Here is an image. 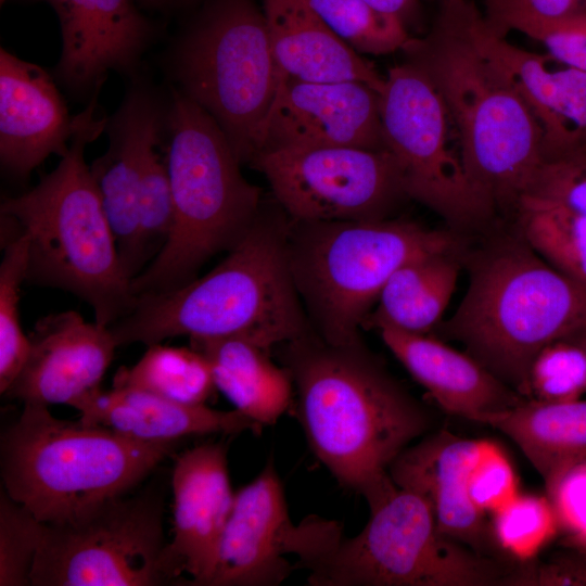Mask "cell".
<instances>
[{
  "mask_svg": "<svg viewBox=\"0 0 586 586\" xmlns=\"http://www.w3.org/2000/svg\"><path fill=\"white\" fill-rule=\"evenodd\" d=\"M308 444L334 479L370 500L388 468L432 418L362 345L317 333L279 345Z\"/></svg>",
  "mask_w": 586,
  "mask_h": 586,
  "instance_id": "1",
  "label": "cell"
},
{
  "mask_svg": "<svg viewBox=\"0 0 586 586\" xmlns=\"http://www.w3.org/2000/svg\"><path fill=\"white\" fill-rule=\"evenodd\" d=\"M290 218L262 209L246 235L203 277L174 290L138 295L109 326L117 347L165 339L242 337L266 349L302 337L311 326L290 268Z\"/></svg>",
  "mask_w": 586,
  "mask_h": 586,
  "instance_id": "2",
  "label": "cell"
},
{
  "mask_svg": "<svg viewBox=\"0 0 586 586\" xmlns=\"http://www.w3.org/2000/svg\"><path fill=\"white\" fill-rule=\"evenodd\" d=\"M403 52L441 93L475 190L495 213H514L545 162L543 136L511 81L471 39L461 0L440 1L430 33Z\"/></svg>",
  "mask_w": 586,
  "mask_h": 586,
  "instance_id": "3",
  "label": "cell"
},
{
  "mask_svg": "<svg viewBox=\"0 0 586 586\" xmlns=\"http://www.w3.org/2000/svg\"><path fill=\"white\" fill-rule=\"evenodd\" d=\"M468 290L437 326L526 398L530 367L548 344L586 327V286L566 277L519 233L471 257Z\"/></svg>",
  "mask_w": 586,
  "mask_h": 586,
  "instance_id": "4",
  "label": "cell"
},
{
  "mask_svg": "<svg viewBox=\"0 0 586 586\" xmlns=\"http://www.w3.org/2000/svg\"><path fill=\"white\" fill-rule=\"evenodd\" d=\"M95 116L72 139L59 165L17 196L4 198L1 221L28 239L26 282L76 295L110 326L131 307L126 275L85 148L105 129Z\"/></svg>",
  "mask_w": 586,
  "mask_h": 586,
  "instance_id": "5",
  "label": "cell"
},
{
  "mask_svg": "<svg viewBox=\"0 0 586 586\" xmlns=\"http://www.w3.org/2000/svg\"><path fill=\"white\" fill-rule=\"evenodd\" d=\"M164 155L175 226L162 252L130 282L133 296L179 288L250 231L262 189L245 179L216 120L175 87L168 94Z\"/></svg>",
  "mask_w": 586,
  "mask_h": 586,
  "instance_id": "6",
  "label": "cell"
},
{
  "mask_svg": "<svg viewBox=\"0 0 586 586\" xmlns=\"http://www.w3.org/2000/svg\"><path fill=\"white\" fill-rule=\"evenodd\" d=\"M179 442H144L104 426L55 418L24 404L1 435L4 492L46 524L74 521L127 494Z\"/></svg>",
  "mask_w": 586,
  "mask_h": 586,
  "instance_id": "7",
  "label": "cell"
},
{
  "mask_svg": "<svg viewBox=\"0 0 586 586\" xmlns=\"http://www.w3.org/2000/svg\"><path fill=\"white\" fill-rule=\"evenodd\" d=\"M288 251L310 326L329 343L352 344L361 341L359 329L400 266L422 255L460 254L461 242L448 231L400 219H290Z\"/></svg>",
  "mask_w": 586,
  "mask_h": 586,
  "instance_id": "8",
  "label": "cell"
},
{
  "mask_svg": "<svg viewBox=\"0 0 586 586\" xmlns=\"http://www.w3.org/2000/svg\"><path fill=\"white\" fill-rule=\"evenodd\" d=\"M175 87L219 125L250 164L282 74L255 0H205L169 56Z\"/></svg>",
  "mask_w": 586,
  "mask_h": 586,
  "instance_id": "9",
  "label": "cell"
},
{
  "mask_svg": "<svg viewBox=\"0 0 586 586\" xmlns=\"http://www.w3.org/2000/svg\"><path fill=\"white\" fill-rule=\"evenodd\" d=\"M370 518L309 570L311 586H493L511 566L444 535L430 504L393 481Z\"/></svg>",
  "mask_w": 586,
  "mask_h": 586,
  "instance_id": "10",
  "label": "cell"
},
{
  "mask_svg": "<svg viewBox=\"0 0 586 586\" xmlns=\"http://www.w3.org/2000/svg\"><path fill=\"white\" fill-rule=\"evenodd\" d=\"M164 494L149 487L47 524L31 586H156L174 579L165 556Z\"/></svg>",
  "mask_w": 586,
  "mask_h": 586,
  "instance_id": "11",
  "label": "cell"
},
{
  "mask_svg": "<svg viewBox=\"0 0 586 586\" xmlns=\"http://www.w3.org/2000/svg\"><path fill=\"white\" fill-rule=\"evenodd\" d=\"M380 114L408 199L456 228L477 227L495 214L471 183L447 106L421 67L405 60L390 68Z\"/></svg>",
  "mask_w": 586,
  "mask_h": 586,
  "instance_id": "12",
  "label": "cell"
},
{
  "mask_svg": "<svg viewBox=\"0 0 586 586\" xmlns=\"http://www.w3.org/2000/svg\"><path fill=\"white\" fill-rule=\"evenodd\" d=\"M250 165L269 183L292 220H381L405 199L402 176L387 150L353 146L280 149Z\"/></svg>",
  "mask_w": 586,
  "mask_h": 586,
  "instance_id": "13",
  "label": "cell"
},
{
  "mask_svg": "<svg viewBox=\"0 0 586 586\" xmlns=\"http://www.w3.org/2000/svg\"><path fill=\"white\" fill-rule=\"evenodd\" d=\"M343 537L334 520L309 515L294 524L270 459L258 476L234 493L207 586H276L293 571L288 556L309 569Z\"/></svg>",
  "mask_w": 586,
  "mask_h": 586,
  "instance_id": "14",
  "label": "cell"
},
{
  "mask_svg": "<svg viewBox=\"0 0 586 586\" xmlns=\"http://www.w3.org/2000/svg\"><path fill=\"white\" fill-rule=\"evenodd\" d=\"M330 146L386 150L380 93L360 81L282 76L255 156L271 150Z\"/></svg>",
  "mask_w": 586,
  "mask_h": 586,
  "instance_id": "15",
  "label": "cell"
},
{
  "mask_svg": "<svg viewBox=\"0 0 586 586\" xmlns=\"http://www.w3.org/2000/svg\"><path fill=\"white\" fill-rule=\"evenodd\" d=\"M47 2L61 27L54 78L73 97L91 99L111 71L135 76L156 27L138 0H35Z\"/></svg>",
  "mask_w": 586,
  "mask_h": 586,
  "instance_id": "16",
  "label": "cell"
},
{
  "mask_svg": "<svg viewBox=\"0 0 586 586\" xmlns=\"http://www.w3.org/2000/svg\"><path fill=\"white\" fill-rule=\"evenodd\" d=\"M168 98L152 85L133 82L104 131L109 148L90 173L114 234L128 278L138 275V200L151 152L165 138Z\"/></svg>",
  "mask_w": 586,
  "mask_h": 586,
  "instance_id": "17",
  "label": "cell"
},
{
  "mask_svg": "<svg viewBox=\"0 0 586 586\" xmlns=\"http://www.w3.org/2000/svg\"><path fill=\"white\" fill-rule=\"evenodd\" d=\"M99 93L72 116L54 79L40 66L0 50V163L25 180L52 154L63 156L73 137L97 116Z\"/></svg>",
  "mask_w": 586,
  "mask_h": 586,
  "instance_id": "18",
  "label": "cell"
},
{
  "mask_svg": "<svg viewBox=\"0 0 586 586\" xmlns=\"http://www.w3.org/2000/svg\"><path fill=\"white\" fill-rule=\"evenodd\" d=\"M461 11L475 46L505 73L533 113L543 136L544 161L586 146V72L551 69L550 56L510 43L471 0H461Z\"/></svg>",
  "mask_w": 586,
  "mask_h": 586,
  "instance_id": "19",
  "label": "cell"
},
{
  "mask_svg": "<svg viewBox=\"0 0 586 586\" xmlns=\"http://www.w3.org/2000/svg\"><path fill=\"white\" fill-rule=\"evenodd\" d=\"M28 339L26 361L4 395L43 406H72L99 390L117 347L107 326L73 310L40 318Z\"/></svg>",
  "mask_w": 586,
  "mask_h": 586,
  "instance_id": "20",
  "label": "cell"
},
{
  "mask_svg": "<svg viewBox=\"0 0 586 586\" xmlns=\"http://www.w3.org/2000/svg\"><path fill=\"white\" fill-rule=\"evenodd\" d=\"M173 538L165 556L174 578L187 573L188 585L207 586L219 540L232 509L227 448L205 443L182 453L176 460Z\"/></svg>",
  "mask_w": 586,
  "mask_h": 586,
  "instance_id": "21",
  "label": "cell"
},
{
  "mask_svg": "<svg viewBox=\"0 0 586 586\" xmlns=\"http://www.w3.org/2000/svg\"><path fill=\"white\" fill-rule=\"evenodd\" d=\"M483 444L441 431L405 448L388 473L396 485L426 499L444 535L489 556V524L469 496L470 474Z\"/></svg>",
  "mask_w": 586,
  "mask_h": 586,
  "instance_id": "22",
  "label": "cell"
},
{
  "mask_svg": "<svg viewBox=\"0 0 586 586\" xmlns=\"http://www.w3.org/2000/svg\"><path fill=\"white\" fill-rule=\"evenodd\" d=\"M386 347L447 412L483 423L524 398L467 352L426 333L379 326Z\"/></svg>",
  "mask_w": 586,
  "mask_h": 586,
  "instance_id": "23",
  "label": "cell"
},
{
  "mask_svg": "<svg viewBox=\"0 0 586 586\" xmlns=\"http://www.w3.org/2000/svg\"><path fill=\"white\" fill-rule=\"evenodd\" d=\"M72 407L86 423L144 442H180L194 435L256 433L262 429L237 409L182 404L131 387L99 388Z\"/></svg>",
  "mask_w": 586,
  "mask_h": 586,
  "instance_id": "24",
  "label": "cell"
},
{
  "mask_svg": "<svg viewBox=\"0 0 586 586\" xmlns=\"http://www.w3.org/2000/svg\"><path fill=\"white\" fill-rule=\"evenodd\" d=\"M262 2L282 76L317 82L360 81L382 92L385 77L342 40L306 0Z\"/></svg>",
  "mask_w": 586,
  "mask_h": 586,
  "instance_id": "25",
  "label": "cell"
},
{
  "mask_svg": "<svg viewBox=\"0 0 586 586\" xmlns=\"http://www.w3.org/2000/svg\"><path fill=\"white\" fill-rule=\"evenodd\" d=\"M208 360L216 388L234 409L263 425H272L291 407L293 383L270 351L242 337L190 341Z\"/></svg>",
  "mask_w": 586,
  "mask_h": 586,
  "instance_id": "26",
  "label": "cell"
},
{
  "mask_svg": "<svg viewBox=\"0 0 586 586\" xmlns=\"http://www.w3.org/2000/svg\"><path fill=\"white\" fill-rule=\"evenodd\" d=\"M486 423L511 438L549 488L586 460V398L564 403L525 399Z\"/></svg>",
  "mask_w": 586,
  "mask_h": 586,
  "instance_id": "27",
  "label": "cell"
},
{
  "mask_svg": "<svg viewBox=\"0 0 586 586\" xmlns=\"http://www.w3.org/2000/svg\"><path fill=\"white\" fill-rule=\"evenodd\" d=\"M460 254L434 253L400 266L384 285L364 326L428 333L440 324L454 294Z\"/></svg>",
  "mask_w": 586,
  "mask_h": 586,
  "instance_id": "28",
  "label": "cell"
},
{
  "mask_svg": "<svg viewBox=\"0 0 586 586\" xmlns=\"http://www.w3.org/2000/svg\"><path fill=\"white\" fill-rule=\"evenodd\" d=\"M113 387H131L174 402L201 405L216 388L211 365L198 349L148 346L132 367H122L113 379Z\"/></svg>",
  "mask_w": 586,
  "mask_h": 586,
  "instance_id": "29",
  "label": "cell"
},
{
  "mask_svg": "<svg viewBox=\"0 0 586 586\" xmlns=\"http://www.w3.org/2000/svg\"><path fill=\"white\" fill-rule=\"evenodd\" d=\"M514 214L519 232L553 268L586 286V215L524 196Z\"/></svg>",
  "mask_w": 586,
  "mask_h": 586,
  "instance_id": "30",
  "label": "cell"
},
{
  "mask_svg": "<svg viewBox=\"0 0 586 586\" xmlns=\"http://www.w3.org/2000/svg\"><path fill=\"white\" fill-rule=\"evenodd\" d=\"M16 230V229H15ZM28 239L17 231L5 239L0 264V392L4 394L18 375L29 352V339L20 323L18 303L26 281Z\"/></svg>",
  "mask_w": 586,
  "mask_h": 586,
  "instance_id": "31",
  "label": "cell"
},
{
  "mask_svg": "<svg viewBox=\"0 0 586 586\" xmlns=\"http://www.w3.org/2000/svg\"><path fill=\"white\" fill-rule=\"evenodd\" d=\"M321 20L358 53L382 55L403 50L411 39L406 25L364 0H306Z\"/></svg>",
  "mask_w": 586,
  "mask_h": 586,
  "instance_id": "32",
  "label": "cell"
},
{
  "mask_svg": "<svg viewBox=\"0 0 586 586\" xmlns=\"http://www.w3.org/2000/svg\"><path fill=\"white\" fill-rule=\"evenodd\" d=\"M492 514L494 544L518 563L535 559L560 531L548 496L519 493Z\"/></svg>",
  "mask_w": 586,
  "mask_h": 586,
  "instance_id": "33",
  "label": "cell"
},
{
  "mask_svg": "<svg viewBox=\"0 0 586 586\" xmlns=\"http://www.w3.org/2000/svg\"><path fill=\"white\" fill-rule=\"evenodd\" d=\"M163 144L164 141L151 152L139 192L138 275L162 252L175 226L174 200Z\"/></svg>",
  "mask_w": 586,
  "mask_h": 586,
  "instance_id": "34",
  "label": "cell"
},
{
  "mask_svg": "<svg viewBox=\"0 0 586 586\" xmlns=\"http://www.w3.org/2000/svg\"><path fill=\"white\" fill-rule=\"evenodd\" d=\"M586 395V352L573 337L546 345L534 358L526 399L564 403Z\"/></svg>",
  "mask_w": 586,
  "mask_h": 586,
  "instance_id": "35",
  "label": "cell"
},
{
  "mask_svg": "<svg viewBox=\"0 0 586 586\" xmlns=\"http://www.w3.org/2000/svg\"><path fill=\"white\" fill-rule=\"evenodd\" d=\"M46 525L5 492H1L0 586L30 585L31 569Z\"/></svg>",
  "mask_w": 586,
  "mask_h": 586,
  "instance_id": "36",
  "label": "cell"
},
{
  "mask_svg": "<svg viewBox=\"0 0 586 586\" xmlns=\"http://www.w3.org/2000/svg\"><path fill=\"white\" fill-rule=\"evenodd\" d=\"M487 21L498 34L523 33L540 42L552 60L586 72V12L555 20L509 14Z\"/></svg>",
  "mask_w": 586,
  "mask_h": 586,
  "instance_id": "37",
  "label": "cell"
},
{
  "mask_svg": "<svg viewBox=\"0 0 586 586\" xmlns=\"http://www.w3.org/2000/svg\"><path fill=\"white\" fill-rule=\"evenodd\" d=\"M524 196L557 203L586 215V146L544 162Z\"/></svg>",
  "mask_w": 586,
  "mask_h": 586,
  "instance_id": "38",
  "label": "cell"
},
{
  "mask_svg": "<svg viewBox=\"0 0 586 586\" xmlns=\"http://www.w3.org/2000/svg\"><path fill=\"white\" fill-rule=\"evenodd\" d=\"M519 494L518 480L505 453L484 441L469 479V496L484 514L494 513Z\"/></svg>",
  "mask_w": 586,
  "mask_h": 586,
  "instance_id": "39",
  "label": "cell"
},
{
  "mask_svg": "<svg viewBox=\"0 0 586 586\" xmlns=\"http://www.w3.org/2000/svg\"><path fill=\"white\" fill-rule=\"evenodd\" d=\"M501 585L509 586H585L586 550L564 546L546 560L521 562L510 568Z\"/></svg>",
  "mask_w": 586,
  "mask_h": 586,
  "instance_id": "40",
  "label": "cell"
},
{
  "mask_svg": "<svg viewBox=\"0 0 586 586\" xmlns=\"http://www.w3.org/2000/svg\"><path fill=\"white\" fill-rule=\"evenodd\" d=\"M546 491L564 537L586 536V460L571 467Z\"/></svg>",
  "mask_w": 586,
  "mask_h": 586,
  "instance_id": "41",
  "label": "cell"
},
{
  "mask_svg": "<svg viewBox=\"0 0 586 586\" xmlns=\"http://www.w3.org/2000/svg\"><path fill=\"white\" fill-rule=\"evenodd\" d=\"M487 18L517 14L555 20L586 12V0H485Z\"/></svg>",
  "mask_w": 586,
  "mask_h": 586,
  "instance_id": "42",
  "label": "cell"
},
{
  "mask_svg": "<svg viewBox=\"0 0 586 586\" xmlns=\"http://www.w3.org/2000/svg\"><path fill=\"white\" fill-rule=\"evenodd\" d=\"M375 11L396 17L405 25L415 13L418 0H364Z\"/></svg>",
  "mask_w": 586,
  "mask_h": 586,
  "instance_id": "43",
  "label": "cell"
},
{
  "mask_svg": "<svg viewBox=\"0 0 586 586\" xmlns=\"http://www.w3.org/2000/svg\"><path fill=\"white\" fill-rule=\"evenodd\" d=\"M142 8L149 10H165L179 5V0H138Z\"/></svg>",
  "mask_w": 586,
  "mask_h": 586,
  "instance_id": "44",
  "label": "cell"
},
{
  "mask_svg": "<svg viewBox=\"0 0 586 586\" xmlns=\"http://www.w3.org/2000/svg\"><path fill=\"white\" fill-rule=\"evenodd\" d=\"M562 544L563 546H570L586 550V536L564 537Z\"/></svg>",
  "mask_w": 586,
  "mask_h": 586,
  "instance_id": "45",
  "label": "cell"
},
{
  "mask_svg": "<svg viewBox=\"0 0 586 586\" xmlns=\"http://www.w3.org/2000/svg\"><path fill=\"white\" fill-rule=\"evenodd\" d=\"M570 337H573L579 342L586 352V327Z\"/></svg>",
  "mask_w": 586,
  "mask_h": 586,
  "instance_id": "46",
  "label": "cell"
},
{
  "mask_svg": "<svg viewBox=\"0 0 586 586\" xmlns=\"http://www.w3.org/2000/svg\"><path fill=\"white\" fill-rule=\"evenodd\" d=\"M199 0H179V5H188V4H191V3H194Z\"/></svg>",
  "mask_w": 586,
  "mask_h": 586,
  "instance_id": "47",
  "label": "cell"
},
{
  "mask_svg": "<svg viewBox=\"0 0 586 586\" xmlns=\"http://www.w3.org/2000/svg\"><path fill=\"white\" fill-rule=\"evenodd\" d=\"M7 0H0V3L3 4Z\"/></svg>",
  "mask_w": 586,
  "mask_h": 586,
  "instance_id": "48",
  "label": "cell"
},
{
  "mask_svg": "<svg viewBox=\"0 0 586 586\" xmlns=\"http://www.w3.org/2000/svg\"><path fill=\"white\" fill-rule=\"evenodd\" d=\"M435 1H438V2H440V1H442V0H435Z\"/></svg>",
  "mask_w": 586,
  "mask_h": 586,
  "instance_id": "49",
  "label": "cell"
}]
</instances>
